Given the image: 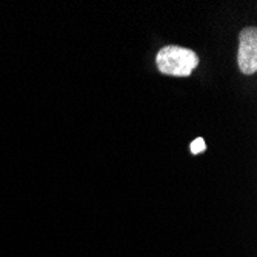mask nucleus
<instances>
[{"label":"nucleus","instance_id":"obj_1","mask_svg":"<svg viewBox=\"0 0 257 257\" xmlns=\"http://www.w3.org/2000/svg\"><path fill=\"white\" fill-rule=\"evenodd\" d=\"M156 63L159 71L163 74L188 77L193 69L199 66V56L193 50L168 45L157 53Z\"/></svg>","mask_w":257,"mask_h":257},{"label":"nucleus","instance_id":"obj_2","mask_svg":"<svg viewBox=\"0 0 257 257\" xmlns=\"http://www.w3.org/2000/svg\"><path fill=\"white\" fill-rule=\"evenodd\" d=\"M237 65L246 76L257 71V30L254 27L243 28L239 34Z\"/></svg>","mask_w":257,"mask_h":257},{"label":"nucleus","instance_id":"obj_3","mask_svg":"<svg viewBox=\"0 0 257 257\" xmlns=\"http://www.w3.org/2000/svg\"><path fill=\"white\" fill-rule=\"evenodd\" d=\"M190 148H191V153H193V154H200V153H203V151L206 150L205 140H203L202 137L194 139L193 142H191V145H190Z\"/></svg>","mask_w":257,"mask_h":257}]
</instances>
